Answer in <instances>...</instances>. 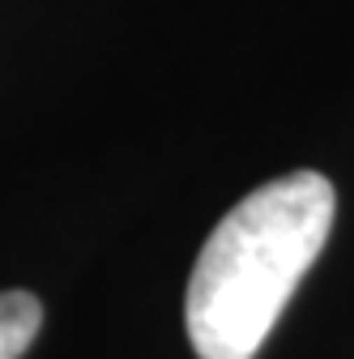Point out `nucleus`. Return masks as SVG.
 Wrapping results in <instances>:
<instances>
[{"label": "nucleus", "mask_w": 354, "mask_h": 359, "mask_svg": "<svg viewBox=\"0 0 354 359\" xmlns=\"http://www.w3.org/2000/svg\"><path fill=\"white\" fill-rule=\"evenodd\" d=\"M43 330V304L30 291H0V359H22Z\"/></svg>", "instance_id": "nucleus-2"}, {"label": "nucleus", "mask_w": 354, "mask_h": 359, "mask_svg": "<svg viewBox=\"0 0 354 359\" xmlns=\"http://www.w3.org/2000/svg\"><path fill=\"white\" fill-rule=\"evenodd\" d=\"M337 214V193L320 171H290L252 189L209 231L184 321L197 359H252L286 299L316 265Z\"/></svg>", "instance_id": "nucleus-1"}]
</instances>
